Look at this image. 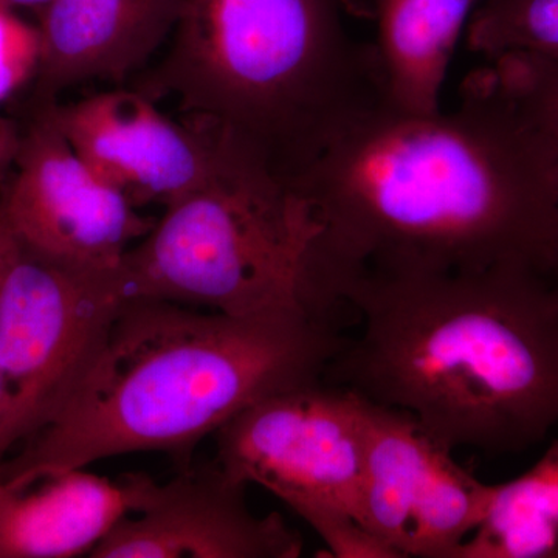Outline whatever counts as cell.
<instances>
[{
	"label": "cell",
	"mask_w": 558,
	"mask_h": 558,
	"mask_svg": "<svg viewBox=\"0 0 558 558\" xmlns=\"http://www.w3.org/2000/svg\"><path fill=\"white\" fill-rule=\"evenodd\" d=\"M363 526L400 558H457L486 517L495 484L462 469L409 411L363 398Z\"/></svg>",
	"instance_id": "ba28073f"
},
{
	"label": "cell",
	"mask_w": 558,
	"mask_h": 558,
	"mask_svg": "<svg viewBox=\"0 0 558 558\" xmlns=\"http://www.w3.org/2000/svg\"><path fill=\"white\" fill-rule=\"evenodd\" d=\"M457 558H558V439L523 475L495 484Z\"/></svg>",
	"instance_id": "9a60e30c"
},
{
	"label": "cell",
	"mask_w": 558,
	"mask_h": 558,
	"mask_svg": "<svg viewBox=\"0 0 558 558\" xmlns=\"http://www.w3.org/2000/svg\"><path fill=\"white\" fill-rule=\"evenodd\" d=\"M465 40L488 61L508 53L558 58V0H484Z\"/></svg>",
	"instance_id": "2e32d148"
},
{
	"label": "cell",
	"mask_w": 558,
	"mask_h": 558,
	"mask_svg": "<svg viewBox=\"0 0 558 558\" xmlns=\"http://www.w3.org/2000/svg\"><path fill=\"white\" fill-rule=\"evenodd\" d=\"M47 105L80 159L140 209L170 208L218 171V138L170 119L132 87Z\"/></svg>",
	"instance_id": "8fae6325"
},
{
	"label": "cell",
	"mask_w": 558,
	"mask_h": 558,
	"mask_svg": "<svg viewBox=\"0 0 558 558\" xmlns=\"http://www.w3.org/2000/svg\"><path fill=\"white\" fill-rule=\"evenodd\" d=\"M373 0H183L160 61L131 80L182 121L292 186L360 110L381 101L371 44L348 17Z\"/></svg>",
	"instance_id": "277c9868"
},
{
	"label": "cell",
	"mask_w": 558,
	"mask_h": 558,
	"mask_svg": "<svg viewBox=\"0 0 558 558\" xmlns=\"http://www.w3.org/2000/svg\"><path fill=\"white\" fill-rule=\"evenodd\" d=\"M137 475L134 509L90 558H296L303 553L300 532L279 513L253 512L247 484L218 462L190 464L160 484Z\"/></svg>",
	"instance_id": "30bf717a"
},
{
	"label": "cell",
	"mask_w": 558,
	"mask_h": 558,
	"mask_svg": "<svg viewBox=\"0 0 558 558\" xmlns=\"http://www.w3.org/2000/svg\"><path fill=\"white\" fill-rule=\"evenodd\" d=\"M124 300L117 269L65 266L16 240L0 278V468L86 379Z\"/></svg>",
	"instance_id": "8992f818"
},
{
	"label": "cell",
	"mask_w": 558,
	"mask_h": 558,
	"mask_svg": "<svg viewBox=\"0 0 558 558\" xmlns=\"http://www.w3.org/2000/svg\"><path fill=\"white\" fill-rule=\"evenodd\" d=\"M325 379L405 410L444 449L519 454L558 424V282L526 264L357 275Z\"/></svg>",
	"instance_id": "7a4b0ae2"
},
{
	"label": "cell",
	"mask_w": 558,
	"mask_h": 558,
	"mask_svg": "<svg viewBox=\"0 0 558 558\" xmlns=\"http://www.w3.org/2000/svg\"><path fill=\"white\" fill-rule=\"evenodd\" d=\"M292 189L317 219L307 299L332 317L362 274L550 271L558 248V165L548 143L484 69L451 112L360 110Z\"/></svg>",
	"instance_id": "6da1fadb"
},
{
	"label": "cell",
	"mask_w": 558,
	"mask_h": 558,
	"mask_svg": "<svg viewBox=\"0 0 558 558\" xmlns=\"http://www.w3.org/2000/svg\"><path fill=\"white\" fill-rule=\"evenodd\" d=\"M0 208L25 247L70 267L119 269L153 230L120 191L102 182L58 130L49 105L33 106Z\"/></svg>",
	"instance_id": "9c48e42d"
},
{
	"label": "cell",
	"mask_w": 558,
	"mask_h": 558,
	"mask_svg": "<svg viewBox=\"0 0 558 558\" xmlns=\"http://www.w3.org/2000/svg\"><path fill=\"white\" fill-rule=\"evenodd\" d=\"M550 275H553L554 279L558 282V248L556 253V258H554L553 269H550Z\"/></svg>",
	"instance_id": "7402d4cb"
},
{
	"label": "cell",
	"mask_w": 558,
	"mask_h": 558,
	"mask_svg": "<svg viewBox=\"0 0 558 558\" xmlns=\"http://www.w3.org/2000/svg\"><path fill=\"white\" fill-rule=\"evenodd\" d=\"M219 142L222 157L211 180L163 209L124 253L117 269L124 299L233 317L314 314L306 264L319 226L311 205L266 165Z\"/></svg>",
	"instance_id": "5b68a950"
},
{
	"label": "cell",
	"mask_w": 558,
	"mask_h": 558,
	"mask_svg": "<svg viewBox=\"0 0 558 558\" xmlns=\"http://www.w3.org/2000/svg\"><path fill=\"white\" fill-rule=\"evenodd\" d=\"M215 438L220 468L266 488L304 521L323 512L360 521L365 416L363 398L352 389L323 380L277 392L231 418Z\"/></svg>",
	"instance_id": "52a82bcc"
},
{
	"label": "cell",
	"mask_w": 558,
	"mask_h": 558,
	"mask_svg": "<svg viewBox=\"0 0 558 558\" xmlns=\"http://www.w3.org/2000/svg\"><path fill=\"white\" fill-rule=\"evenodd\" d=\"M22 130L16 120L0 113V175L13 167L20 150Z\"/></svg>",
	"instance_id": "d6986e66"
},
{
	"label": "cell",
	"mask_w": 558,
	"mask_h": 558,
	"mask_svg": "<svg viewBox=\"0 0 558 558\" xmlns=\"http://www.w3.org/2000/svg\"><path fill=\"white\" fill-rule=\"evenodd\" d=\"M484 0H373L381 102L405 113L440 110L451 58Z\"/></svg>",
	"instance_id": "5bb4252c"
},
{
	"label": "cell",
	"mask_w": 558,
	"mask_h": 558,
	"mask_svg": "<svg viewBox=\"0 0 558 558\" xmlns=\"http://www.w3.org/2000/svg\"><path fill=\"white\" fill-rule=\"evenodd\" d=\"M3 2L9 3L10 7L20 11H31V13L35 14L36 20H38L39 14L43 13L53 0H3Z\"/></svg>",
	"instance_id": "44dd1931"
},
{
	"label": "cell",
	"mask_w": 558,
	"mask_h": 558,
	"mask_svg": "<svg viewBox=\"0 0 558 558\" xmlns=\"http://www.w3.org/2000/svg\"><path fill=\"white\" fill-rule=\"evenodd\" d=\"M344 339L310 312L233 317L126 299L86 379L0 468V483L159 451H193L259 400L325 380Z\"/></svg>",
	"instance_id": "3957f363"
},
{
	"label": "cell",
	"mask_w": 558,
	"mask_h": 558,
	"mask_svg": "<svg viewBox=\"0 0 558 558\" xmlns=\"http://www.w3.org/2000/svg\"><path fill=\"white\" fill-rule=\"evenodd\" d=\"M14 244H16V238H14L13 231L10 230L9 222H7L2 208H0V278H2L3 270H5L7 263H9Z\"/></svg>",
	"instance_id": "ffe728a7"
},
{
	"label": "cell",
	"mask_w": 558,
	"mask_h": 558,
	"mask_svg": "<svg viewBox=\"0 0 558 558\" xmlns=\"http://www.w3.org/2000/svg\"><path fill=\"white\" fill-rule=\"evenodd\" d=\"M137 494V473L109 480L86 468L0 483V558L89 557Z\"/></svg>",
	"instance_id": "4fadbf2b"
},
{
	"label": "cell",
	"mask_w": 558,
	"mask_h": 558,
	"mask_svg": "<svg viewBox=\"0 0 558 558\" xmlns=\"http://www.w3.org/2000/svg\"><path fill=\"white\" fill-rule=\"evenodd\" d=\"M548 143L558 165V58L508 53L483 68Z\"/></svg>",
	"instance_id": "e0dca14e"
},
{
	"label": "cell",
	"mask_w": 558,
	"mask_h": 558,
	"mask_svg": "<svg viewBox=\"0 0 558 558\" xmlns=\"http://www.w3.org/2000/svg\"><path fill=\"white\" fill-rule=\"evenodd\" d=\"M43 39L38 22L0 0V105L35 83Z\"/></svg>",
	"instance_id": "ac0fdd59"
},
{
	"label": "cell",
	"mask_w": 558,
	"mask_h": 558,
	"mask_svg": "<svg viewBox=\"0 0 558 558\" xmlns=\"http://www.w3.org/2000/svg\"><path fill=\"white\" fill-rule=\"evenodd\" d=\"M183 0H53L38 22L43 51L33 106L89 81L123 84L171 39Z\"/></svg>",
	"instance_id": "7c38bea8"
}]
</instances>
